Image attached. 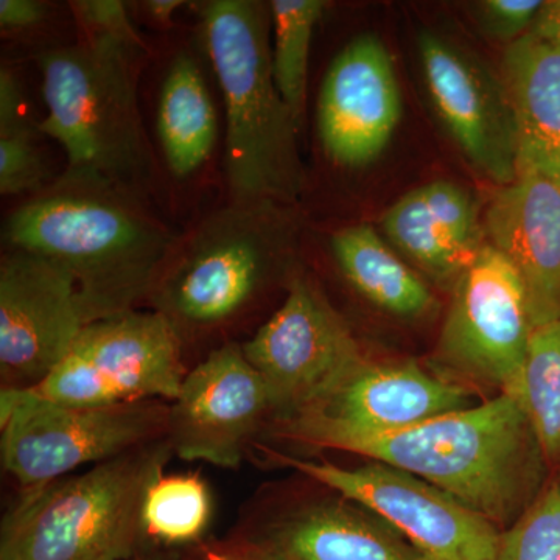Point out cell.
<instances>
[{"label": "cell", "instance_id": "1", "mask_svg": "<svg viewBox=\"0 0 560 560\" xmlns=\"http://www.w3.org/2000/svg\"><path fill=\"white\" fill-rule=\"evenodd\" d=\"M178 235L138 191L91 173H65L11 210L7 249L57 261L75 280L86 324L136 311Z\"/></svg>", "mask_w": 560, "mask_h": 560}, {"label": "cell", "instance_id": "2", "mask_svg": "<svg viewBox=\"0 0 560 560\" xmlns=\"http://www.w3.org/2000/svg\"><path fill=\"white\" fill-rule=\"evenodd\" d=\"M294 441L416 475L500 530L528 510L551 475L521 401L508 394L393 433L313 431Z\"/></svg>", "mask_w": 560, "mask_h": 560}, {"label": "cell", "instance_id": "3", "mask_svg": "<svg viewBox=\"0 0 560 560\" xmlns=\"http://www.w3.org/2000/svg\"><path fill=\"white\" fill-rule=\"evenodd\" d=\"M206 47L226 109L230 201L293 206L304 189L296 121L276 86L270 5L212 0L201 10Z\"/></svg>", "mask_w": 560, "mask_h": 560}, {"label": "cell", "instance_id": "4", "mask_svg": "<svg viewBox=\"0 0 560 560\" xmlns=\"http://www.w3.org/2000/svg\"><path fill=\"white\" fill-rule=\"evenodd\" d=\"M147 47L80 38L40 51L47 114L40 135L57 140L68 171L91 173L145 195L156 161L138 101Z\"/></svg>", "mask_w": 560, "mask_h": 560}, {"label": "cell", "instance_id": "5", "mask_svg": "<svg viewBox=\"0 0 560 560\" xmlns=\"http://www.w3.org/2000/svg\"><path fill=\"white\" fill-rule=\"evenodd\" d=\"M161 438L73 477L24 489L5 515L0 560H130L143 500L173 455Z\"/></svg>", "mask_w": 560, "mask_h": 560}, {"label": "cell", "instance_id": "6", "mask_svg": "<svg viewBox=\"0 0 560 560\" xmlns=\"http://www.w3.org/2000/svg\"><path fill=\"white\" fill-rule=\"evenodd\" d=\"M291 206L234 202L176 237L151 289L153 311L183 334L238 318L278 272L294 245Z\"/></svg>", "mask_w": 560, "mask_h": 560}, {"label": "cell", "instance_id": "7", "mask_svg": "<svg viewBox=\"0 0 560 560\" xmlns=\"http://www.w3.org/2000/svg\"><path fill=\"white\" fill-rule=\"evenodd\" d=\"M168 410L162 400L69 407L28 389L2 388L3 469L24 489L49 485L165 438Z\"/></svg>", "mask_w": 560, "mask_h": 560}, {"label": "cell", "instance_id": "8", "mask_svg": "<svg viewBox=\"0 0 560 560\" xmlns=\"http://www.w3.org/2000/svg\"><path fill=\"white\" fill-rule=\"evenodd\" d=\"M186 374L171 320L131 311L86 324L60 364L27 389L69 407L173 401Z\"/></svg>", "mask_w": 560, "mask_h": 560}, {"label": "cell", "instance_id": "9", "mask_svg": "<svg viewBox=\"0 0 560 560\" xmlns=\"http://www.w3.org/2000/svg\"><path fill=\"white\" fill-rule=\"evenodd\" d=\"M533 330L517 271L486 245L453 283L434 352L436 374L469 389L517 397Z\"/></svg>", "mask_w": 560, "mask_h": 560}, {"label": "cell", "instance_id": "10", "mask_svg": "<svg viewBox=\"0 0 560 560\" xmlns=\"http://www.w3.org/2000/svg\"><path fill=\"white\" fill-rule=\"evenodd\" d=\"M242 350L278 423L318 404L366 360L349 324L304 275L291 276L282 305Z\"/></svg>", "mask_w": 560, "mask_h": 560}, {"label": "cell", "instance_id": "11", "mask_svg": "<svg viewBox=\"0 0 560 560\" xmlns=\"http://www.w3.org/2000/svg\"><path fill=\"white\" fill-rule=\"evenodd\" d=\"M400 534L422 560H492L501 530L429 481L378 460L360 467L285 458Z\"/></svg>", "mask_w": 560, "mask_h": 560}, {"label": "cell", "instance_id": "12", "mask_svg": "<svg viewBox=\"0 0 560 560\" xmlns=\"http://www.w3.org/2000/svg\"><path fill=\"white\" fill-rule=\"evenodd\" d=\"M86 326L75 280L57 261L7 249L0 260L3 388L39 385Z\"/></svg>", "mask_w": 560, "mask_h": 560}, {"label": "cell", "instance_id": "13", "mask_svg": "<svg viewBox=\"0 0 560 560\" xmlns=\"http://www.w3.org/2000/svg\"><path fill=\"white\" fill-rule=\"evenodd\" d=\"M268 415L270 396L259 372L242 345L226 342L187 372L168 410L167 438L180 459L237 469Z\"/></svg>", "mask_w": 560, "mask_h": 560}, {"label": "cell", "instance_id": "14", "mask_svg": "<svg viewBox=\"0 0 560 560\" xmlns=\"http://www.w3.org/2000/svg\"><path fill=\"white\" fill-rule=\"evenodd\" d=\"M418 49L431 102L460 153L482 176L510 186L517 179V131L501 77L434 32L419 33Z\"/></svg>", "mask_w": 560, "mask_h": 560}, {"label": "cell", "instance_id": "15", "mask_svg": "<svg viewBox=\"0 0 560 560\" xmlns=\"http://www.w3.org/2000/svg\"><path fill=\"white\" fill-rule=\"evenodd\" d=\"M474 405L471 389L411 361L366 359L318 404L279 422L278 431L293 441L313 431L385 434Z\"/></svg>", "mask_w": 560, "mask_h": 560}, {"label": "cell", "instance_id": "16", "mask_svg": "<svg viewBox=\"0 0 560 560\" xmlns=\"http://www.w3.org/2000/svg\"><path fill=\"white\" fill-rule=\"evenodd\" d=\"M401 117V94L385 44L350 40L327 70L318 98V135L327 158L363 167L381 156Z\"/></svg>", "mask_w": 560, "mask_h": 560}, {"label": "cell", "instance_id": "17", "mask_svg": "<svg viewBox=\"0 0 560 560\" xmlns=\"http://www.w3.org/2000/svg\"><path fill=\"white\" fill-rule=\"evenodd\" d=\"M486 243L511 261L534 329L560 319V186L523 172L486 210Z\"/></svg>", "mask_w": 560, "mask_h": 560}, {"label": "cell", "instance_id": "18", "mask_svg": "<svg viewBox=\"0 0 560 560\" xmlns=\"http://www.w3.org/2000/svg\"><path fill=\"white\" fill-rule=\"evenodd\" d=\"M382 228L416 267L452 285L488 245L470 191L444 179L405 194L383 213Z\"/></svg>", "mask_w": 560, "mask_h": 560}, {"label": "cell", "instance_id": "19", "mask_svg": "<svg viewBox=\"0 0 560 560\" xmlns=\"http://www.w3.org/2000/svg\"><path fill=\"white\" fill-rule=\"evenodd\" d=\"M500 77L517 131V176L536 172L560 186V50L528 33L504 50Z\"/></svg>", "mask_w": 560, "mask_h": 560}, {"label": "cell", "instance_id": "20", "mask_svg": "<svg viewBox=\"0 0 560 560\" xmlns=\"http://www.w3.org/2000/svg\"><path fill=\"white\" fill-rule=\"evenodd\" d=\"M261 547L276 560H422L385 522L342 499L291 512Z\"/></svg>", "mask_w": 560, "mask_h": 560}, {"label": "cell", "instance_id": "21", "mask_svg": "<svg viewBox=\"0 0 560 560\" xmlns=\"http://www.w3.org/2000/svg\"><path fill=\"white\" fill-rule=\"evenodd\" d=\"M331 253L345 278L375 307L401 319H420L436 308V298L370 224L335 232Z\"/></svg>", "mask_w": 560, "mask_h": 560}, {"label": "cell", "instance_id": "22", "mask_svg": "<svg viewBox=\"0 0 560 560\" xmlns=\"http://www.w3.org/2000/svg\"><path fill=\"white\" fill-rule=\"evenodd\" d=\"M165 164L176 178H189L208 162L215 147V105L191 55L180 51L162 83L156 116Z\"/></svg>", "mask_w": 560, "mask_h": 560}, {"label": "cell", "instance_id": "23", "mask_svg": "<svg viewBox=\"0 0 560 560\" xmlns=\"http://www.w3.org/2000/svg\"><path fill=\"white\" fill-rule=\"evenodd\" d=\"M551 471L560 469V319L530 335L517 397Z\"/></svg>", "mask_w": 560, "mask_h": 560}, {"label": "cell", "instance_id": "24", "mask_svg": "<svg viewBox=\"0 0 560 560\" xmlns=\"http://www.w3.org/2000/svg\"><path fill=\"white\" fill-rule=\"evenodd\" d=\"M272 73L276 86L301 128L307 101L313 33L327 3L323 0H272Z\"/></svg>", "mask_w": 560, "mask_h": 560}, {"label": "cell", "instance_id": "25", "mask_svg": "<svg viewBox=\"0 0 560 560\" xmlns=\"http://www.w3.org/2000/svg\"><path fill=\"white\" fill-rule=\"evenodd\" d=\"M25 114L20 80L9 68L0 70V194H38L49 184L36 132Z\"/></svg>", "mask_w": 560, "mask_h": 560}, {"label": "cell", "instance_id": "26", "mask_svg": "<svg viewBox=\"0 0 560 560\" xmlns=\"http://www.w3.org/2000/svg\"><path fill=\"white\" fill-rule=\"evenodd\" d=\"M212 517L208 485L194 474L156 478L145 493L142 523L145 536L167 545L200 539Z\"/></svg>", "mask_w": 560, "mask_h": 560}, {"label": "cell", "instance_id": "27", "mask_svg": "<svg viewBox=\"0 0 560 560\" xmlns=\"http://www.w3.org/2000/svg\"><path fill=\"white\" fill-rule=\"evenodd\" d=\"M492 560H560V469L510 528Z\"/></svg>", "mask_w": 560, "mask_h": 560}, {"label": "cell", "instance_id": "28", "mask_svg": "<svg viewBox=\"0 0 560 560\" xmlns=\"http://www.w3.org/2000/svg\"><path fill=\"white\" fill-rule=\"evenodd\" d=\"M69 7L80 25L81 38L145 47L120 0H75Z\"/></svg>", "mask_w": 560, "mask_h": 560}, {"label": "cell", "instance_id": "29", "mask_svg": "<svg viewBox=\"0 0 560 560\" xmlns=\"http://www.w3.org/2000/svg\"><path fill=\"white\" fill-rule=\"evenodd\" d=\"M541 7V0H482L475 13L481 31L508 47L528 35Z\"/></svg>", "mask_w": 560, "mask_h": 560}, {"label": "cell", "instance_id": "30", "mask_svg": "<svg viewBox=\"0 0 560 560\" xmlns=\"http://www.w3.org/2000/svg\"><path fill=\"white\" fill-rule=\"evenodd\" d=\"M49 14V5L39 0H0V27L22 32L39 25Z\"/></svg>", "mask_w": 560, "mask_h": 560}, {"label": "cell", "instance_id": "31", "mask_svg": "<svg viewBox=\"0 0 560 560\" xmlns=\"http://www.w3.org/2000/svg\"><path fill=\"white\" fill-rule=\"evenodd\" d=\"M529 33L552 49L560 50V0L544 2Z\"/></svg>", "mask_w": 560, "mask_h": 560}, {"label": "cell", "instance_id": "32", "mask_svg": "<svg viewBox=\"0 0 560 560\" xmlns=\"http://www.w3.org/2000/svg\"><path fill=\"white\" fill-rule=\"evenodd\" d=\"M186 2L183 0H149L143 3V9L150 14L151 20L158 24H171L176 11L183 9Z\"/></svg>", "mask_w": 560, "mask_h": 560}, {"label": "cell", "instance_id": "33", "mask_svg": "<svg viewBox=\"0 0 560 560\" xmlns=\"http://www.w3.org/2000/svg\"><path fill=\"white\" fill-rule=\"evenodd\" d=\"M206 560H276V558L267 548L257 545L245 550L209 552Z\"/></svg>", "mask_w": 560, "mask_h": 560}, {"label": "cell", "instance_id": "34", "mask_svg": "<svg viewBox=\"0 0 560 560\" xmlns=\"http://www.w3.org/2000/svg\"><path fill=\"white\" fill-rule=\"evenodd\" d=\"M130 560H167V559L149 558V556H136V558H132Z\"/></svg>", "mask_w": 560, "mask_h": 560}]
</instances>
